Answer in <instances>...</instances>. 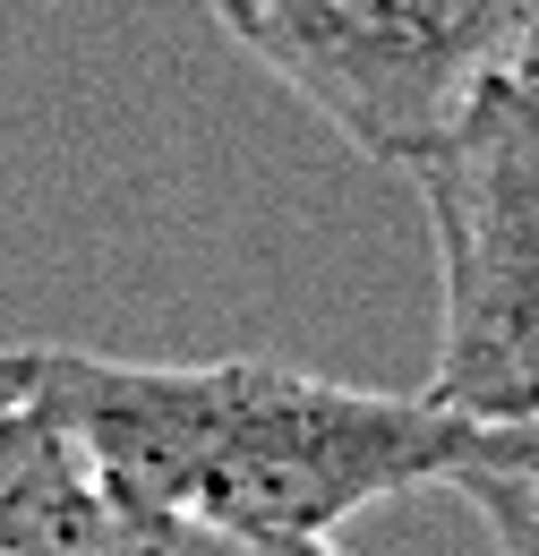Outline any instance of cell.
<instances>
[{
    "mask_svg": "<svg viewBox=\"0 0 539 556\" xmlns=\"http://www.w3.org/2000/svg\"><path fill=\"white\" fill-rule=\"evenodd\" d=\"M35 403L95 454L112 496L189 514L231 540L317 531L454 471L472 419L428 386L377 394L274 359H86L43 351Z\"/></svg>",
    "mask_w": 539,
    "mask_h": 556,
    "instance_id": "6da1fadb",
    "label": "cell"
},
{
    "mask_svg": "<svg viewBox=\"0 0 539 556\" xmlns=\"http://www.w3.org/2000/svg\"><path fill=\"white\" fill-rule=\"evenodd\" d=\"M411 180L437 240L428 394L472 428L539 412V77H488Z\"/></svg>",
    "mask_w": 539,
    "mask_h": 556,
    "instance_id": "7a4b0ae2",
    "label": "cell"
},
{
    "mask_svg": "<svg viewBox=\"0 0 539 556\" xmlns=\"http://www.w3.org/2000/svg\"><path fill=\"white\" fill-rule=\"evenodd\" d=\"M258 70L368 163H419L488 77L523 61L539 0H205Z\"/></svg>",
    "mask_w": 539,
    "mask_h": 556,
    "instance_id": "3957f363",
    "label": "cell"
},
{
    "mask_svg": "<svg viewBox=\"0 0 539 556\" xmlns=\"http://www.w3.org/2000/svg\"><path fill=\"white\" fill-rule=\"evenodd\" d=\"M0 556H112V488L35 394L0 412Z\"/></svg>",
    "mask_w": 539,
    "mask_h": 556,
    "instance_id": "277c9868",
    "label": "cell"
},
{
    "mask_svg": "<svg viewBox=\"0 0 539 556\" xmlns=\"http://www.w3.org/2000/svg\"><path fill=\"white\" fill-rule=\"evenodd\" d=\"M446 488L497 531L505 556H539V412L472 428L463 454H454V471H446Z\"/></svg>",
    "mask_w": 539,
    "mask_h": 556,
    "instance_id": "5b68a950",
    "label": "cell"
},
{
    "mask_svg": "<svg viewBox=\"0 0 539 556\" xmlns=\"http://www.w3.org/2000/svg\"><path fill=\"white\" fill-rule=\"evenodd\" d=\"M112 556H223V548H214V531L189 522V514L112 496Z\"/></svg>",
    "mask_w": 539,
    "mask_h": 556,
    "instance_id": "8992f818",
    "label": "cell"
},
{
    "mask_svg": "<svg viewBox=\"0 0 539 556\" xmlns=\"http://www.w3.org/2000/svg\"><path fill=\"white\" fill-rule=\"evenodd\" d=\"M214 548L223 556H342L335 540H317V531H274V540H231V531H214Z\"/></svg>",
    "mask_w": 539,
    "mask_h": 556,
    "instance_id": "52a82bcc",
    "label": "cell"
},
{
    "mask_svg": "<svg viewBox=\"0 0 539 556\" xmlns=\"http://www.w3.org/2000/svg\"><path fill=\"white\" fill-rule=\"evenodd\" d=\"M35 359H43V351H0V412L35 394Z\"/></svg>",
    "mask_w": 539,
    "mask_h": 556,
    "instance_id": "ba28073f",
    "label": "cell"
},
{
    "mask_svg": "<svg viewBox=\"0 0 539 556\" xmlns=\"http://www.w3.org/2000/svg\"><path fill=\"white\" fill-rule=\"evenodd\" d=\"M523 77H539V17H531V35H523V61H514Z\"/></svg>",
    "mask_w": 539,
    "mask_h": 556,
    "instance_id": "9c48e42d",
    "label": "cell"
}]
</instances>
